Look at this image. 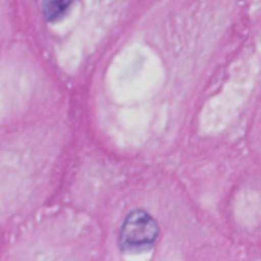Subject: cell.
Returning a JSON list of instances; mask_svg holds the SVG:
<instances>
[{"instance_id":"6da1fadb","label":"cell","mask_w":261,"mask_h":261,"mask_svg":"<svg viewBox=\"0 0 261 261\" xmlns=\"http://www.w3.org/2000/svg\"><path fill=\"white\" fill-rule=\"evenodd\" d=\"M158 236L160 227L155 219L145 211L137 209L125 217L119 241L125 252H135L152 247Z\"/></svg>"},{"instance_id":"7a4b0ae2","label":"cell","mask_w":261,"mask_h":261,"mask_svg":"<svg viewBox=\"0 0 261 261\" xmlns=\"http://www.w3.org/2000/svg\"><path fill=\"white\" fill-rule=\"evenodd\" d=\"M74 0H43L42 12L47 20H56L63 17Z\"/></svg>"}]
</instances>
